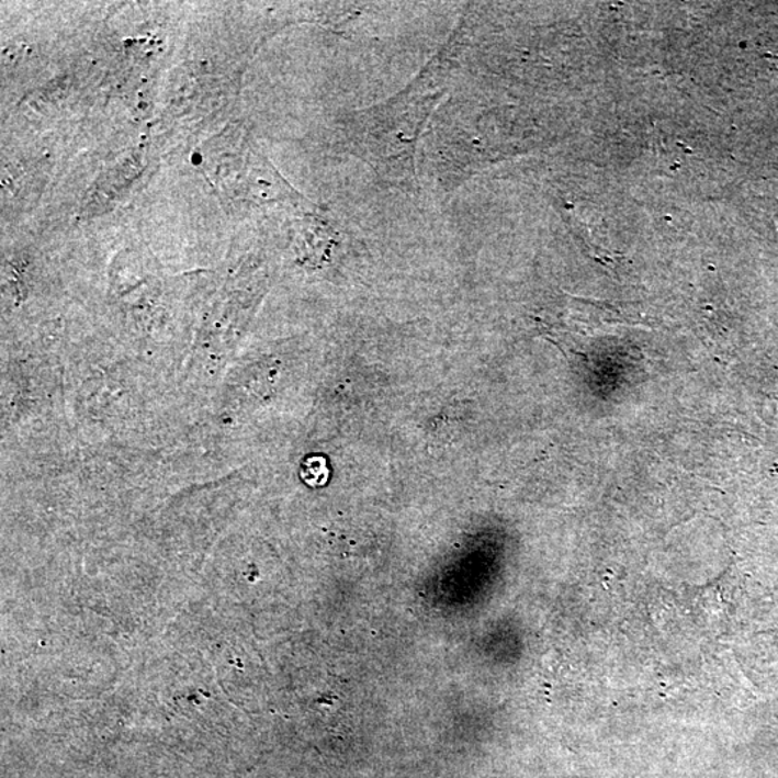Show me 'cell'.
I'll use <instances>...</instances> for the list:
<instances>
[{"mask_svg":"<svg viewBox=\"0 0 778 778\" xmlns=\"http://www.w3.org/2000/svg\"><path fill=\"white\" fill-rule=\"evenodd\" d=\"M441 97V91L411 94L407 90L374 109L353 113L348 124L352 154L386 182L416 191L417 143Z\"/></svg>","mask_w":778,"mask_h":778,"instance_id":"obj_1","label":"cell"}]
</instances>
